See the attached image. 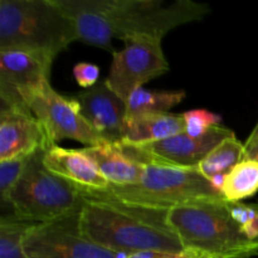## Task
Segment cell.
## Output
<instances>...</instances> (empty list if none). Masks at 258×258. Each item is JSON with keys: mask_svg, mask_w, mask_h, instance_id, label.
<instances>
[{"mask_svg": "<svg viewBox=\"0 0 258 258\" xmlns=\"http://www.w3.org/2000/svg\"><path fill=\"white\" fill-rule=\"evenodd\" d=\"M73 76L80 87L92 88L100 80V68L96 64L87 62H81L73 67Z\"/></svg>", "mask_w": 258, "mask_h": 258, "instance_id": "23", "label": "cell"}, {"mask_svg": "<svg viewBox=\"0 0 258 258\" xmlns=\"http://www.w3.org/2000/svg\"><path fill=\"white\" fill-rule=\"evenodd\" d=\"M75 22L78 40L112 53L113 39L151 35L163 39L170 30L203 19L208 4L175 0H54Z\"/></svg>", "mask_w": 258, "mask_h": 258, "instance_id": "1", "label": "cell"}, {"mask_svg": "<svg viewBox=\"0 0 258 258\" xmlns=\"http://www.w3.org/2000/svg\"><path fill=\"white\" fill-rule=\"evenodd\" d=\"M258 193V163L242 160L224 176L222 194L228 202H242Z\"/></svg>", "mask_w": 258, "mask_h": 258, "instance_id": "19", "label": "cell"}, {"mask_svg": "<svg viewBox=\"0 0 258 258\" xmlns=\"http://www.w3.org/2000/svg\"><path fill=\"white\" fill-rule=\"evenodd\" d=\"M24 251L28 258H117L83 234L80 212L37 224L25 238Z\"/></svg>", "mask_w": 258, "mask_h": 258, "instance_id": "9", "label": "cell"}, {"mask_svg": "<svg viewBox=\"0 0 258 258\" xmlns=\"http://www.w3.org/2000/svg\"><path fill=\"white\" fill-rule=\"evenodd\" d=\"M161 40L151 35H135L123 40L122 49L112 52L110 73L105 82L123 101L146 82L169 71Z\"/></svg>", "mask_w": 258, "mask_h": 258, "instance_id": "8", "label": "cell"}, {"mask_svg": "<svg viewBox=\"0 0 258 258\" xmlns=\"http://www.w3.org/2000/svg\"><path fill=\"white\" fill-rule=\"evenodd\" d=\"M95 164L110 185L126 186L140 181L145 165L131 160L116 144L81 149Z\"/></svg>", "mask_w": 258, "mask_h": 258, "instance_id": "16", "label": "cell"}, {"mask_svg": "<svg viewBox=\"0 0 258 258\" xmlns=\"http://www.w3.org/2000/svg\"><path fill=\"white\" fill-rule=\"evenodd\" d=\"M185 133L183 113H144L126 118L122 145H144L156 143Z\"/></svg>", "mask_w": 258, "mask_h": 258, "instance_id": "15", "label": "cell"}, {"mask_svg": "<svg viewBox=\"0 0 258 258\" xmlns=\"http://www.w3.org/2000/svg\"><path fill=\"white\" fill-rule=\"evenodd\" d=\"M75 98L86 121L108 144H118L122 140L127 106L126 101L113 92L105 81L75 96Z\"/></svg>", "mask_w": 258, "mask_h": 258, "instance_id": "12", "label": "cell"}, {"mask_svg": "<svg viewBox=\"0 0 258 258\" xmlns=\"http://www.w3.org/2000/svg\"><path fill=\"white\" fill-rule=\"evenodd\" d=\"M37 224L15 213L3 214L0 218V258H28L24 241Z\"/></svg>", "mask_w": 258, "mask_h": 258, "instance_id": "20", "label": "cell"}, {"mask_svg": "<svg viewBox=\"0 0 258 258\" xmlns=\"http://www.w3.org/2000/svg\"><path fill=\"white\" fill-rule=\"evenodd\" d=\"M128 258H190L185 253H170V252H159V251H146L138 252L128 256Z\"/></svg>", "mask_w": 258, "mask_h": 258, "instance_id": "25", "label": "cell"}, {"mask_svg": "<svg viewBox=\"0 0 258 258\" xmlns=\"http://www.w3.org/2000/svg\"><path fill=\"white\" fill-rule=\"evenodd\" d=\"M256 143H258V122L256 123V126L252 128L251 134H249V136L247 138L246 143H244V149H248L249 146L254 145Z\"/></svg>", "mask_w": 258, "mask_h": 258, "instance_id": "27", "label": "cell"}, {"mask_svg": "<svg viewBox=\"0 0 258 258\" xmlns=\"http://www.w3.org/2000/svg\"><path fill=\"white\" fill-rule=\"evenodd\" d=\"M228 209L232 218L243 228L249 222V204H244L242 202H228Z\"/></svg>", "mask_w": 258, "mask_h": 258, "instance_id": "24", "label": "cell"}, {"mask_svg": "<svg viewBox=\"0 0 258 258\" xmlns=\"http://www.w3.org/2000/svg\"><path fill=\"white\" fill-rule=\"evenodd\" d=\"M50 60L22 50L0 52V103L24 107V97L49 82ZM27 107V106H25Z\"/></svg>", "mask_w": 258, "mask_h": 258, "instance_id": "11", "label": "cell"}, {"mask_svg": "<svg viewBox=\"0 0 258 258\" xmlns=\"http://www.w3.org/2000/svg\"><path fill=\"white\" fill-rule=\"evenodd\" d=\"M23 101L39 120L50 146L66 139L82 143L86 148L108 144L86 121L76 98L59 95L50 82L28 93Z\"/></svg>", "mask_w": 258, "mask_h": 258, "instance_id": "7", "label": "cell"}, {"mask_svg": "<svg viewBox=\"0 0 258 258\" xmlns=\"http://www.w3.org/2000/svg\"><path fill=\"white\" fill-rule=\"evenodd\" d=\"M168 221L190 258H252L258 239H249L231 217L228 201H207L170 208Z\"/></svg>", "mask_w": 258, "mask_h": 258, "instance_id": "3", "label": "cell"}, {"mask_svg": "<svg viewBox=\"0 0 258 258\" xmlns=\"http://www.w3.org/2000/svg\"><path fill=\"white\" fill-rule=\"evenodd\" d=\"M32 155L33 154L20 155L14 159H10V160L0 161V201H2V206L7 203L10 191L22 176Z\"/></svg>", "mask_w": 258, "mask_h": 258, "instance_id": "21", "label": "cell"}, {"mask_svg": "<svg viewBox=\"0 0 258 258\" xmlns=\"http://www.w3.org/2000/svg\"><path fill=\"white\" fill-rule=\"evenodd\" d=\"M39 149L30 158L27 168L8 197L13 213L34 223H44L66 214L81 212L83 197L81 188L45 168Z\"/></svg>", "mask_w": 258, "mask_h": 258, "instance_id": "5", "label": "cell"}, {"mask_svg": "<svg viewBox=\"0 0 258 258\" xmlns=\"http://www.w3.org/2000/svg\"><path fill=\"white\" fill-rule=\"evenodd\" d=\"M185 96V91H150L140 87L126 101V118L144 113H165L183 102Z\"/></svg>", "mask_w": 258, "mask_h": 258, "instance_id": "17", "label": "cell"}, {"mask_svg": "<svg viewBox=\"0 0 258 258\" xmlns=\"http://www.w3.org/2000/svg\"><path fill=\"white\" fill-rule=\"evenodd\" d=\"M145 170L140 181L133 185H108L98 190L106 196L141 204L170 209L185 204L224 199L221 190L201 174L197 168L176 169L144 164Z\"/></svg>", "mask_w": 258, "mask_h": 258, "instance_id": "6", "label": "cell"}, {"mask_svg": "<svg viewBox=\"0 0 258 258\" xmlns=\"http://www.w3.org/2000/svg\"><path fill=\"white\" fill-rule=\"evenodd\" d=\"M81 229L93 243L116 253H184L168 221L169 209L128 203L92 189L81 188Z\"/></svg>", "mask_w": 258, "mask_h": 258, "instance_id": "2", "label": "cell"}, {"mask_svg": "<svg viewBox=\"0 0 258 258\" xmlns=\"http://www.w3.org/2000/svg\"><path fill=\"white\" fill-rule=\"evenodd\" d=\"M49 148L44 128L29 108L0 106V161Z\"/></svg>", "mask_w": 258, "mask_h": 258, "instance_id": "13", "label": "cell"}, {"mask_svg": "<svg viewBox=\"0 0 258 258\" xmlns=\"http://www.w3.org/2000/svg\"><path fill=\"white\" fill-rule=\"evenodd\" d=\"M183 116L185 120V133L193 138H201L211 128L221 126L222 123L221 116L204 108L189 110Z\"/></svg>", "mask_w": 258, "mask_h": 258, "instance_id": "22", "label": "cell"}, {"mask_svg": "<svg viewBox=\"0 0 258 258\" xmlns=\"http://www.w3.org/2000/svg\"><path fill=\"white\" fill-rule=\"evenodd\" d=\"M236 136L229 128L216 126L206 135L193 138L186 133L144 145L116 144L131 160L176 169L197 168L204 158L222 141Z\"/></svg>", "mask_w": 258, "mask_h": 258, "instance_id": "10", "label": "cell"}, {"mask_svg": "<svg viewBox=\"0 0 258 258\" xmlns=\"http://www.w3.org/2000/svg\"><path fill=\"white\" fill-rule=\"evenodd\" d=\"M243 155L244 144H242L236 136H232L216 146L202 160L197 169L208 179L227 175L234 166L243 160Z\"/></svg>", "mask_w": 258, "mask_h": 258, "instance_id": "18", "label": "cell"}, {"mask_svg": "<svg viewBox=\"0 0 258 258\" xmlns=\"http://www.w3.org/2000/svg\"><path fill=\"white\" fill-rule=\"evenodd\" d=\"M76 40L75 22L54 0H0V52L22 50L53 62Z\"/></svg>", "mask_w": 258, "mask_h": 258, "instance_id": "4", "label": "cell"}, {"mask_svg": "<svg viewBox=\"0 0 258 258\" xmlns=\"http://www.w3.org/2000/svg\"><path fill=\"white\" fill-rule=\"evenodd\" d=\"M243 160H252L258 163V143L249 146L248 149H244Z\"/></svg>", "mask_w": 258, "mask_h": 258, "instance_id": "26", "label": "cell"}, {"mask_svg": "<svg viewBox=\"0 0 258 258\" xmlns=\"http://www.w3.org/2000/svg\"><path fill=\"white\" fill-rule=\"evenodd\" d=\"M45 168L55 175L85 189L102 190L110 183L82 150L50 146L43 156Z\"/></svg>", "mask_w": 258, "mask_h": 258, "instance_id": "14", "label": "cell"}]
</instances>
